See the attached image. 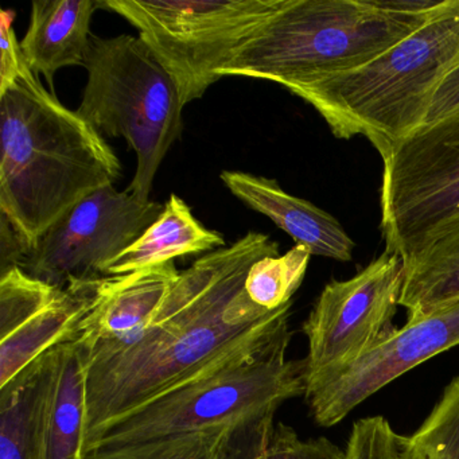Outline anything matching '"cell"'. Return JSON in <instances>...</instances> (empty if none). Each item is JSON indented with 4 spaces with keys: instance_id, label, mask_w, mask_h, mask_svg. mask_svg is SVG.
Here are the masks:
<instances>
[{
    "instance_id": "cell-1",
    "label": "cell",
    "mask_w": 459,
    "mask_h": 459,
    "mask_svg": "<svg viewBox=\"0 0 459 459\" xmlns=\"http://www.w3.org/2000/svg\"><path fill=\"white\" fill-rule=\"evenodd\" d=\"M268 256H279L278 244L264 233L248 232L179 273L138 334L80 345L87 365L85 455L123 416L289 329L292 302L265 310L246 291L252 265Z\"/></svg>"
},
{
    "instance_id": "cell-2",
    "label": "cell",
    "mask_w": 459,
    "mask_h": 459,
    "mask_svg": "<svg viewBox=\"0 0 459 459\" xmlns=\"http://www.w3.org/2000/svg\"><path fill=\"white\" fill-rule=\"evenodd\" d=\"M0 219L26 255L74 206L122 176L106 138L33 72L0 93Z\"/></svg>"
},
{
    "instance_id": "cell-3",
    "label": "cell",
    "mask_w": 459,
    "mask_h": 459,
    "mask_svg": "<svg viewBox=\"0 0 459 459\" xmlns=\"http://www.w3.org/2000/svg\"><path fill=\"white\" fill-rule=\"evenodd\" d=\"M446 0H283L220 77L276 82L294 92L367 65L407 39Z\"/></svg>"
},
{
    "instance_id": "cell-4",
    "label": "cell",
    "mask_w": 459,
    "mask_h": 459,
    "mask_svg": "<svg viewBox=\"0 0 459 459\" xmlns=\"http://www.w3.org/2000/svg\"><path fill=\"white\" fill-rule=\"evenodd\" d=\"M458 58L459 0H446L431 20L367 65L292 93L313 106L338 139L365 136L384 160L421 127Z\"/></svg>"
},
{
    "instance_id": "cell-5",
    "label": "cell",
    "mask_w": 459,
    "mask_h": 459,
    "mask_svg": "<svg viewBox=\"0 0 459 459\" xmlns=\"http://www.w3.org/2000/svg\"><path fill=\"white\" fill-rule=\"evenodd\" d=\"M290 341L289 327L123 416L101 434L90 455L275 416L284 402L305 394V362L287 359Z\"/></svg>"
},
{
    "instance_id": "cell-6",
    "label": "cell",
    "mask_w": 459,
    "mask_h": 459,
    "mask_svg": "<svg viewBox=\"0 0 459 459\" xmlns=\"http://www.w3.org/2000/svg\"><path fill=\"white\" fill-rule=\"evenodd\" d=\"M77 114L103 138H123L136 154L127 192L149 203L155 174L182 133L184 104L170 74L139 37L92 36Z\"/></svg>"
},
{
    "instance_id": "cell-7",
    "label": "cell",
    "mask_w": 459,
    "mask_h": 459,
    "mask_svg": "<svg viewBox=\"0 0 459 459\" xmlns=\"http://www.w3.org/2000/svg\"><path fill=\"white\" fill-rule=\"evenodd\" d=\"M283 0H101L100 9L139 31L178 88L182 104L203 98L219 72Z\"/></svg>"
},
{
    "instance_id": "cell-8",
    "label": "cell",
    "mask_w": 459,
    "mask_h": 459,
    "mask_svg": "<svg viewBox=\"0 0 459 459\" xmlns=\"http://www.w3.org/2000/svg\"><path fill=\"white\" fill-rule=\"evenodd\" d=\"M383 163L381 230L386 251L405 260L459 216V111L418 128Z\"/></svg>"
},
{
    "instance_id": "cell-9",
    "label": "cell",
    "mask_w": 459,
    "mask_h": 459,
    "mask_svg": "<svg viewBox=\"0 0 459 459\" xmlns=\"http://www.w3.org/2000/svg\"><path fill=\"white\" fill-rule=\"evenodd\" d=\"M403 284L404 263L385 249L353 278L325 286L302 326L308 346L305 385L353 364L394 332Z\"/></svg>"
},
{
    "instance_id": "cell-10",
    "label": "cell",
    "mask_w": 459,
    "mask_h": 459,
    "mask_svg": "<svg viewBox=\"0 0 459 459\" xmlns=\"http://www.w3.org/2000/svg\"><path fill=\"white\" fill-rule=\"evenodd\" d=\"M163 211L162 204L143 203L114 185L101 187L58 220L20 268L60 289L103 278V268L133 246Z\"/></svg>"
},
{
    "instance_id": "cell-11",
    "label": "cell",
    "mask_w": 459,
    "mask_h": 459,
    "mask_svg": "<svg viewBox=\"0 0 459 459\" xmlns=\"http://www.w3.org/2000/svg\"><path fill=\"white\" fill-rule=\"evenodd\" d=\"M456 345L459 298L429 316L407 321L353 364L307 381L303 396L310 415L318 426H335L384 386Z\"/></svg>"
},
{
    "instance_id": "cell-12",
    "label": "cell",
    "mask_w": 459,
    "mask_h": 459,
    "mask_svg": "<svg viewBox=\"0 0 459 459\" xmlns=\"http://www.w3.org/2000/svg\"><path fill=\"white\" fill-rule=\"evenodd\" d=\"M85 416L87 365L76 338L41 357L30 459H90L85 455Z\"/></svg>"
},
{
    "instance_id": "cell-13",
    "label": "cell",
    "mask_w": 459,
    "mask_h": 459,
    "mask_svg": "<svg viewBox=\"0 0 459 459\" xmlns=\"http://www.w3.org/2000/svg\"><path fill=\"white\" fill-rule=\"evenodd\" d=\"M220 178L244 205L273 220L311 255L338 262L353 260L356 244L340 222L314 204L284 192L275 179L243 171H222Z\"/></svg>"
},
{
    "instance_id": "cell-14",
    "label": "cell",
    "mask_w": 459,
    "mask_h": 459,
    "mask_svg": "<svg viewBox=\"0 0 459 459\" xmlns=\"http://www.w3.org/2000/svg\"><path fill=\"white\" fill-rule=\"evenodd\" d=\"M111 283L112 276L72 281L20 329L0 340V388L50 349L76 340L82 319L100 302Z\"/></svg>"
},
{
    "instance_id": "cell-15",
    "label": "cell",
    "mask_w": 459,
    "mask_h": 459,
    "mask_svg": "<svg viewBox=\"0 0 459 459\" xmlns=\"http://www.w3.org/2000/svg\"><path fill=\"white\" fill-rule=\"evenodd\" d=\"M174 262L112 276L106 295L79 326L82 348L138 334L154 318L179 276Z\"/></svg>"
},
{
    "instance_id": "cell-16",
    "label": "cell",
    "mask_w": 459,
    "mask_h": 459,
    "mask_svg": "<svg viewBox=\"0 0 459 459\" xmlns=\"http://www.w3.org/2000/svg\"><path fill=\"white\" fill-rule=\"evenodd\" d=\"M100 9L96 0H37L21 41L23 58L36 76L47 79L55 93V74L84 66L91 47V21Z\"/></svg>"
},
{
    "instance_id": "cell-17",
    "label": "cell",
    "mask_w": 459,
    "mask_h": 459,
    "mask_svg": "<svg viewBox=\"0 0 459 459\" xmlns=\"http://www.w3.org/2000/svg\"><path fill=\"white\" fill-rule=\"evenodd\" d=\"M225 238L204 227L190 206L171 195L157 221L125 252L101 271L103 276H122L174 262L177 257L224 248Z\"/></svg>"
},
{
    "instance_id": "cell-18",
    "label": "cell",
    "mask_w": 459,
    "mask_h": 459,
    "mask_svg": "<svg viewBox=\"0 0 459 459\" xmlns=\"http://www.w3.org/2000/svg\"><path fill=\"white\" fill-rule=\"evenodd\" d=\"M404 263L400 306L408 321L429 316L459 298V216L432 230Z\"/></svg>"
},
{
    "instance_id": "cell-19",
    "label": "cell",
    "mask_w": 459,
    "mask_h": 459,
    "mask_svg": "<svg viewBox=\"0 0 459 459\" xmlns=\"http://www.w3.org/2000/svg\"><path fill=\"white\" fill-rule=\"evenodd\" d=\"M275 416L166 437L146 445L96 451L90 459H259L275 427Z\"/></svg>"
},
{
    "instance_id": "cell-20",
    "label": "cell",
    "mask_w": 459,
    "mask_h": 459,
    "mask_svg": "<svg viewBox=\"0 0 459 459\" xmlns=\"http://www.w3.org/2000/svg\"><path fill=\"white\" fill-rule=\"evenodd\" d=\"M41 357L0 388V459H30Z\"/></svg>"
},
{
    "instance_id": "cell-21",
    "label": "cell",
    "mask_w": 459,
    "mask_h": 459,
    "mask_svg": "<svg viewBox=\"0 0 459 459\" xmlns=\"http://www.w3.org/2000/svg\"><path fill=\"white\" fill-rule=\"evenodd\" d=\"M400 459H459V376L420 427L402 437Z\"/></svg>"
},
{
    "instance_id": "cell-22",
    "label": "cell",
    "mask_w": 459,
    "mask_h": 459,
    "mask_svg": "<svg viewBox=\"0 0 459 459\" xmlns=\"http://www.w3.org/2000/svg\"><path fill=\"white\" fill-rule=\"evenodd\" d=\"M311 256L306 247L295 246L283 256H268L255 263L246 281L249 299L270 311L292 302L307 273Z\"/></svg>"
},
{
    "instance_id": "cell-23",
    "label": "cell",
    "mask_w": 459,
    "mask_h": 459,
    "mask_svg": "<svg viewBox=\"0 0 459 459\" xmlns=\"http://www.w3.org/2000/svg\"><path fill=\"white\" fill-rule=\"evenodd\" d=\"M63 289L28 275L14 265L0 276V340L49 305Z\"/></svg>"
},
{
    "instance_id": "cell-24",
    "label": "cell",
    "mask_w": 459,
    "mask_h": 459,
    "mask_svg": "<svg viewBox=\"0 0 459 459\" xmlns=\"http://www.w3.org/2000/svg\"><path fill=\"white\" fill-rule=\"evenodd\" d=\"M402 437L384 416L359 419L349 434L345 459H400Z\"/></svg>"
},
{
    "instance_id": "cell-25",
    "label": "cell",
    "mask_w": 459,
    "mask_h": 459,
    "mask_svg": "<svg viewBox=\"0 0 459 459\" xmlns=\"http://www.w3.org/2000/svg\"><path fill=\"white\" fill-rule=\"evenodd\" d=\"M259 459H345V448L327 437L303 439L292 427L276 423Z\"/></svg>"
},
{
    "instance_id": "cell-26",
    "label": "cell",
    "mask_w": 459,
    "mask_h": 459,
    "mask_svg": "<svg viewBox=\"0 0 459 459\" xmlns=\"http://www.w3.org/2000/svg\"><path fill=\"white\" fill-rule=\"evenodd\" d=\"M14 18L13 10H4L0 14V93L6 92L14 82L31 72L15 36Z\"/></svg>"
},
{
    "instance_id": "cell-27",
    "label": "cell",
    "mask_w": 459,
    "mask_h": 459,
    "mask_svg": "<svg viewBox=\"0 0 459 459\" xmlns=\"http://www.w3.org/2000/svg\"><path fill=\"white\" fill-rule=\"evenodd\" d=\"M456 111H459V58L437 85L421 127L440 122Z\"/></svg>"
}]
</instances>
